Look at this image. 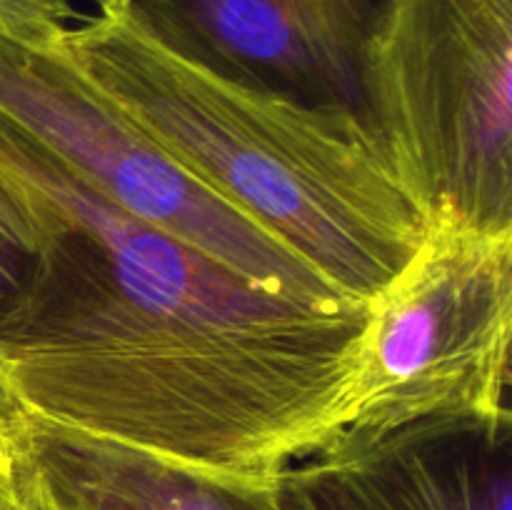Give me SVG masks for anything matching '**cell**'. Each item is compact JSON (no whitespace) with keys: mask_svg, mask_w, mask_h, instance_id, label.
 <instances>
[{"mask_svg":"<svg viewBox=\"0 0 512 510\" xmlns=\"http://www.w3.org/2000/svg\"><path fill=\"white\" fill-rule=\"evenodd\" d=\"M38 250V213L25 190L0 173V315L28 285Z\"/></svg>","mask_w":512,"mask_h":510,"instance_id":"9c48e42d","label":"cell"},{"mask_svg":"<svg viewBox=\"0 0 512 510\" xmlns=\"http://www.w3.org/2000/svg\"><path fill=\"white\" fill-rule=\"evenodd\" d=\"M0 408H8V410H15L13 403L8 400V395L3 393V388H0Z\"/></svg>","mask_w":512,"mask_h":510,"instance_id":"5bb4252c","label":"cell"},{"mask_svg":"<svg viewBox=\"0 0 512 510\" xmlns=\"http://www.w3.org/2000/svg\"><path fill=\"white\" fill-rule=\"evenodd\" d=\"M35 505H38V503H35ZM38 510H45V508H43V505H38Z\"/></svg>","mask_w":512,"mask_h":510,"instance_id":"2e32d148","label":"cell"},{"mask_svg":"<svg viewBox=\"0 0 512 510\" xmlns=\"http://www.w3.org/2000/svg\"><path fill=\"white\" fill-rule=\"evenodd\" d=\"M0 118L145 223L245 278L300 300H350L305 260L210 193L105 103L58 50L0 38Z\"/></svg>","mask_w":512,"mask_h":510,"instance_id":"5b68a950","label":"cell"},{"mask_svg":"<svg viewBox=\"0 0 512 510\" xmlns=\"http://www.w3.org/2000/svg\"><path fill=\"white\" fill-rule=\"evenodd\" d=\"M338 68L360 85L365 45L383 18L388 0H280Z\"/></svg>","mask_w":512,"mask_h":510,"instance_id":"ba28073f","label":"cell"},{"mask_svg":"<svg viewBox=\"0 0 512 510\" xmlns=\"http://www.w3.org/2000/svg\"><path fill=\"white\" fill-rule=\"evenodd\" d=\"M360 105L423 218L512 230V0H388Z\"/></svg>","mask_w":512,"mask_h":510,"instance_id":"3957f363","label":"cell"},{"mask_svg":"<svg viewBox=\"0 0 512 510\" xmlns=\"http://www.w3.org/2000/svg\"><path fill=\"white\" fill-rule=\"evenodd\" d=\"M35 503L45 510H270L268 488L243 490L138 450L18 415Z\"/></svg>","mask_w":512,"mask_h":510,"instance_id":"52a82bcc","label":"cell"},{"mask_svg":"<svg viewBox=\"0 0 512 510\" xmlns=\"http://www.w3.org/2000/svg\"><path fill=\"white\" fill-rule=\"evenodd\" d=\"M270 510H363L323 458L290 465L268 488Z\"/></svg>","mask_w":512,"mask_h":510,"instance_id":"30bf717a","label":"cell"},{"mask_svg":"<svg viewBox=\"0 0 512 510\" xmlns=\"http://www.w3.org/2000/svg\"><path fill=\"white\" fill-rule=\"evenodd\" d=\"M15 418H18V413H15V410L0 408V425H10Z\"/></svg>","mask_w":512,"mask_h":510,"instance_id":"4fadbf2b","label":"cell"},{"mask_svg":"<svg viewBox=\"0 0 512 510\" xmlns=\"http://www.w3.org/2000/svg\"><path fill=\"white\" fill-rule=\"evenodd\" d=\"M73 18V0H0V38L50 53L63 45Z\"/></svg>","mask_w":512,"mask_h":510,"instance_id":"8fae6325","label":"cell"},{"mask_svg":"<svg viewBox=\"0 0 512 510\" xmlns=\"http://www.w3.org/2000/svg\"><path fill=\"white\" fill-rule=\"evenodd\" d=\"M95 5H98V8H103V5H108V3H118V0H93Z\"/></svg>","mask_w":512,"mask_h":510,"instance_id":"9a60e30c","label":"cell"},{"mask_svg":"<svg viewBox=\"0 0 512 510\" xmlns=\"http://www.w3.org/2000/svg\"><path fill=\"white\" fill-rule=\"evenodd\" d=\"M510 335L512 230L425 218L413 255L368 300L333 443L512 423Z\"/></svg>","mask_w":512,"mask_h":510,"instance_id":"277c9868","label":"cell"},{"mask_svg":"<svg viewBox=\"0 0 512 510\" xmlns=\"http://www.w3.org/2000/svg\"><path fill=\"white\" fill-rule=\"evenodd\" d=\"M60 53L178 168L345 298L368 303L423 238V213L355 110L220 73L163 43L128 0L73 25Z\"/></svg>","mask_w":512,"mask_h":510,"instance_id":"7a4b0ae2","label":"cell"},{"mask_svg":"<svg viewBox=\"0 0 512 510\" xmlns=\"http://www.w3.org/2000/svg\"><path fill=\"white\" fill-rule=\"evenodd\" d=\"M40 250L0 315L15 413L265 490L340 433L368 303L275 293L125 213L0 118Z\"/></svg>","mask_w":512,"mask_h":510,"instance_id":"6da1fadb","label":"cell"},{"mask_svg":"<svg viewBox=\"0 0 512 510\" xmlns=\"http://www.w3.org/2000/svg\"><path fill=\"white\" fill-rule=\"evenodd\" d=\"M315 458L363 510H512V423L420 425Z\"/></svg>","mask_w":512,"mask_h":510,"instance_id":"8992f818","label":"cell"},{"mask_svg":"<svg viewBox=\"0 0 512 510\" xmlns=\"http://www.w3.org/2000/svg\"><path fill=\"white\" fill-rule=\"evenodd\" d=\"M0 510H38L20 445L18 418L0 425Z\"/></svg>","mask_w":512,"mask_h":510,"instance_id":"7c38bea8","label":"cell"}]
</instances>
